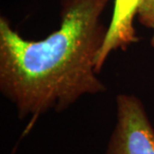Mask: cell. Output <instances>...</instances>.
I'll return each instance as SVG.
<instances>
[{"instance_id": "277c9868", "label": "cell", "mask_w": 154, "mask_h": 154, "mask_svg": "<svg viewBox=\"0 0 154 154\" xmlns=\"http://www.w3.org/2000/svg\"><path fill=\"white\" fill-rule=\"evenodd\" d=\"M138 22L152 30L150 45L154 49V0H142L137 11Z\"/></svg>"}, {"instance_id": "3957f363", "label": "cell", "mask_w": 154, "mask_h": 154, "mask_svg": "<svg viewBox=\"0 0 154 154\" xmlns=\"http://www.w3.org/2000/svg\"><path fill=\"white\" fill-rule=\"evenodd\" d=\"M142 0H115L112 18L102 47L96 57L95 71L98 74L110 53L118 49L125 50L138 41L134 27V18Z\"/></svg>"}, {"instance_id": "7a4b0ae2", "label": "cell", "mask_w": 154, "mask_h": 154, "mask_svg": "<svg viewBox=\"0 0 154 154\" xmlns=\"http://www.w3.org/2000/svg\"><path fill=\"white\" fill-rule=\"evenodd\" d=\"M106 154H154V128L135 95H117L115 127Z\"/></svg>"}, {"instance_id": "6da1fadb", "label": "cell", "mask_w": 154, "mask_h": 154, "mask_svg": "<svg viewBox=\"0 0 154 154\" xmlns=\"http://www.w3.org/2000/svg\"><path fill=\"white\" fill-rule=\"evenodd\" d=\"M110 0H60V25L27 40L0 17V90L20 118L68 108L86 94L106 90L95 71L107 34L102 14Z\"/></svg>"}]
</instances>
